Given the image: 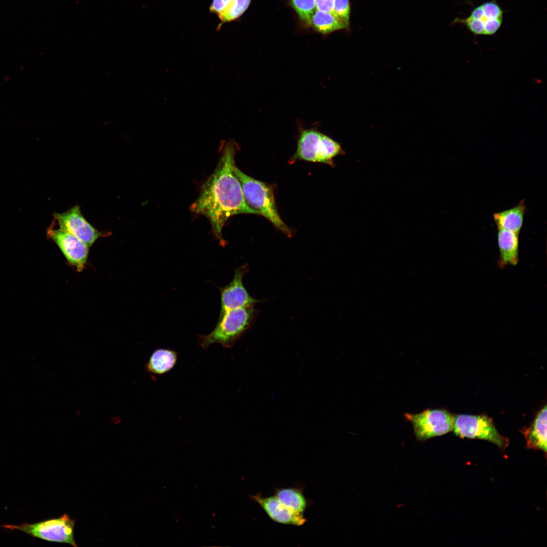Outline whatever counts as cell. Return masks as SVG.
Instances as JSON below:
<instances>
[{
  "instance_id": "cell-19",
  "label": "cell",
  "mask_w": 547,
  "mask_h": 547,
  "mask_svg": "<svg viewBox=\"0 0 547 547\" xmlns=\"http://www.w3.org/2000/svg\"><path fill=\"white\" fill-rule=\"evenodd\" d=\"M291 4L300 20L310 26L312 16L316 10V0H291Z\"/></svg>"
},
{
  "instance_id": "cell-6",
  "label": "cell",
  "mask_w": 547,
  "mask_h": 547,
  "mask_svg": "<svg viewBox=\"0 0 547 547\" xmlns=\"http://www.w3.org/2000/svg\"><path fill=\"white\" fill-rule=\"evenodd\" d=\"M452 430L460 438L485 440L501 449H505L509 443L508 439L498 433L492 419L485 415L453 416Z\"/></svg>"
},
{
  "instance_id": "cell-16",
  "label": "cell",
  "mask_w": 547,
  "mask_h": 547,
  "mask_svg": "<svg viewBox=\"0 0 547 547\" xmlns=\"http://www.w3.org/2000/svg\"><path fill=\"white\" fill-rule=\"evenodd\" d=\"M275 496L285 506L294 512L303 515L307 501L302 492L295 488L278 489Z\"/></svg>"
},
{
  "instance_id": "cell-18",
  "label": "cell",
  "mask_w": 547,
  "mask_h": 547,
  "mask_svg": "<svg viewBox=\"0 0 547 547\" xmlns=\"http://www.w3.org/2000/svg\"><path fill=\"white\" fill-rule=\"evenodd\" d=\"M251 0H233L228 9L218 17L220 21L217 26L219 29L225 23L237 20L248 8Z\"/></svg>"
},
{
  "instance_id": "cell-8",
  "label": "cell",
  "mask_w": 547,
  "mask_h": 547,
  "mask_svg": "<svg viewBox=\"0 0 547 547\" xmlns=\"http://www.w3.org/2000/svg\"><path fill=\"white\" fill-rule=\"evenodd\" d=\"M248 270L246 264L237 268L231 281L226 286L219 287L221 310L219 315L234 309L254 306L258 301L252 297L243 283Z\"/></svg>"
},
{
  "instance_id": "cell-3",
  "label": "cell",
  "mask_w": 547,
  "mask_h": 547,
  "mask_svg": "<svg viewBox=\"0 0 547 547\" xmlns=\"http://www.w3.org/2000/svg\"><path fill=\"white\" fill-rule=\"evenodd\" d=\"M254 306L232 309L219 315L214 329L207 335L198 337V342L206 349L214 343L225 348L232 347L236 341L250 328L255 316Z\"/></svg>"
},
{
  "instance_id": "cell-2",
  "label": "cell",
  "mask_w": 547,
  "mask_h": 547,
  "mask_svg": "<svg viewBox=\"0 0 547 547\" xmlns=\"http://www.w3.org/2000/svg\"><path fill=\"white\" fill-rule=\"evenodd\" d=\"M233 172L239 180L248 205L259 215L267 218L277 229L288 236L292 231L281 218L276 206L272 187L240 170L236 165Z\"/></svg>"
},
{
  "instance_id": "cell-12",
  "label": "cell",
  "mask_w": 547,
  "mask_h": 547,
  "mask_svg": "<svg viewBox=\"0 0 547 547\" xmlns=\"http://www.w3.org/2000/svg\"><path fill=\"white\" fill-rule=\"evenodd\" d=\"M528 448L546 453V406L538 412L531 425L523 429Z\"/></svg>"
},
{
  "instance_id": "cell-15",
  "label": "cell",
  "mask_w": 547,
  "mask_h": 547,
  "mask_svg": "<svg viewBox=\"0 0 547 547\" xmlns=\"http://www.w3.org/2000/svg\"><path fill=\"white\" fill-rule=\"evenodd\" d=\"M177 358L178 354L175 350L163 348L157 349L150 356L146 364V369L155 375L165 374L173 368Z\"/></svg>"
},
{
  "instance_id": "cell-10",
  "label": "cell",
  "mask_w": 547,
  "mask_h": 547,
  "mask_svg": "<svg viewBox=\"0 0 547 547\" xmlns=\"http://www.w3.org/2000/svg\"><path fill=\"white\" fill-rule=\"evenodd\" d=\"M47 235L56 244L68 263L81 271L87 262L89 247L75 236L60 228L50 227Z\"/></svg>"
},
{
  "instance_id": "cell-22",
  "label": "cell",
  "mask_w": 547,
  "mask_h": 547,
  "mask_svg": "<svg viewBox=\"0 0 547 547\" xmlns=\"http://www.w3.org/2000/svg\"><path fill=\"white\" fill-rule=\"evenodd\" d=\"M233 0H213L209 10L218 17L224 13L229 7Z\"/></svg>"
},
{
  "instance_id": "cell-7",
  "label": "cell",
  "mask_w": 547,
  "mask_h": 547,
  "mask_svg": "<svg viewBox=\"0 0 547 547\" xmlns=\"http://www.w3.org/2000/svg\"><path fill=\"white\" fill-rule=\"evenodd\" d=\"M419 441L445 435L452 430L453 416L443 409H427L419 413H405Z\"/></svg>"
},
{
  "instance_id": "cell-5",
  "label": "cell",
  "mask_w": 547,
  "mask_h": 547,
  "mask_svg": "<svg viewBox=\"0 0 547 547\" xmlns=\"http://www.w3.org/2000/svg\"><path fill=\"white\" fill-rule=\"evenodd\" d=\"M74 521L68 515L64 514L58 518L34 524L5 525L2 527L10 530H20L47 541L67 543L76 547L74 538Z\"/></svg>"
},
{
  "instance_id": "cell-23",
  "label": "cell",
  "mask_w": 547,
  "mask_h": 547,
  "mask_svg": "<svg viewBox=\"0 0 547 547\" xmlns=\"http://www.w3.org/2000/svg\"><path fill=\"white\" fill-rule=\"evenodd\" d=\"M334 2V0H316V10L332 14Z\"/></svg>"
},
{
  "instance_id": "cell-11",
  "label": "cell",
  "mask_w": 547,
  "mask_h": 547,
  "mask_svg": "<svg viewBox=\"0 0 547 547\" xmlns=\"http://www.w3.org/2000/svg\"><path fill=\"white\" fill-rule=\"evenodd\" d=\"M275 522L286 525L301 526L306 521L303 515L297 514L284 504L275 496L262 497L260 494L251 496Z\"/></svg>"
},
{
  "instance_id": "cell-1",
  "label": "cell",
  "mask_w": 547,
  "mask_h": 547,
  "mask_svg": "<svg viewBox=\"0 0 547 547\" xmlns=\"http://www.w3.org/2000/svg\"><path fill=\"white\" fill-rule=\"evenodd\" d=\"M237 147L232 140L224 143L216 167L190 206L191 212L208 219L214 237L223 247L226 242L222 237V229L229 217L240 214L258 215L247 204L233 172Z\"/></svg>"
},
{
  "instance_id": "cell-4",
  "label": "cell",
  "mask_w": 547,
  "mask_h": 547,
  "mask_svg": "<svg viewBox=\"0 0 547 547\" xmlns=\"http://www.w3.org/2000/svg\"><path fill=\"white\" fill-rule=\"evenodd\" d=\"M344 153L340 144L327 135L313 128H300L296 150L292 160L334 166L333 159Z\"/></svg>"
},
{
  "instance_id": "cell-21",
  "label": "cell",
  "mask_w": 547,
  "mask_h": 547,
  "mask_svg": "<svg viewBox=\"0 0 547 547\" xmlns=\"http://www.w3.org/2000/svg\"><path fill=\"white\" fill-rule=\"evenodd\" d=\"M484 14L490 19H503V10L495 0L480 5Z\"/></svg>"
},
{
  "instance_id": "cell-20",
  "label": "cell",
  "mask_w": 547,
  "mask_h": 547,
  "mask_svg": "<svg viewBox=\"0 0 547 547\" xmlns=\"http://www.w3.org/2000/svg\"><path fill=\"white\" fill-rule=\"evenodd\" d=\"M349 13L348 0H334L332 14L347 27L349 24Z\"/></svg>"
},
{
  "instance_id": "cell-17",
  "label": "cell",
  "mask_w": 547,
  "mask_h": 547,
  "mask_svg": "<svg viewBox=\"0 0 547 547\" xmlns=\"http://www.w3.org/2000/svg\"><path fill=\"white\" fill-rule=\"evenodd\" d=\"M311 25L323 34L347 27L331 14L317 10L312 16Z\"/></svg>"
},
{
  "instance_id": "cell-9",
  "label": "cell",
  "mask_w": 547,
  "mask_h": 547,
  "mask_svg": "<svg viewBox=\"0 0 547 547\" xmlns=\"http://www.w3.org/2000/svg\"><path fill=\"white\" fill-rule=\"evenodd\" d=\"M54 217L60 228L75 236L89 247L104 235L86 219L79 205H75L63 213H55Z\"/></svg>"
},
{
  "instance_id": "cell-13",
  "label": "cell",
  "mask_w": 547,
  "mask_h": 547,
  "mask_svg": "<svg viewBox=\"0 0 547 547\" xmlns=\"http://www.w3.org/2000/svg\"><path fill=\"white\" fill-rule=\"evenodd\" d=\"M497 241L500 253L499 266L516 265L519 260V233L498 228Z\"/></svg>"
},
{
  "instance_id": "cell-14",
  "label": "cell",
  "mask_w": 547,
  "mask_h": 547,
  "mask_svg": "<svg viewBox=\"0 0 547 547\" xmlns=\"http://www.w3.org/2000/svg\"><path fill=\"white\" fill-rule=\"evenodd\" d=\"M526 207L523 200L512 208L495 213L494 220L498 229H503L519 233L522 228Z\"/></svg>"
}]
</instances>
